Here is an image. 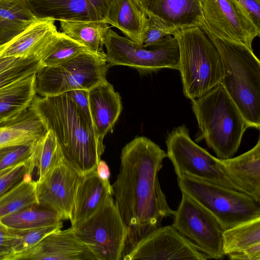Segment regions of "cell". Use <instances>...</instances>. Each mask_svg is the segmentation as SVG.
<instances>
[{
  "label": "cell",
  "instance_id": "obj_1",
  "mask_svg": "<svg viewBox=\"0 0 260 260\" xmlns=\"http://www.w3.org/2000/svg\"><path fill=\"white\" fill-rule=\"evenodd\" d=\"M167 153L149 138L137 137L122 148L120 166L112 187L115 204L127 228L123 254L173 216L158 180Z\"/></svg>",
  "mask_w": 260,
  "mask_h": 260
},
{
  "label": "cell",
  "instance_id": "obj_2",
  "mask_svg": "<svg viewBox=\"0 0 260 260\" xmlns=\"http://www.w3.org/2000/svg\"><path fill=\"white\" fill-rule=\"evenodd\" d=\"M55 135L64 161L81 175L96 169L104 152L91 119L64 93L36 96L28 108Z\"/></svg>",
  "mask_w": 260,
  "mask_h": 260
},
{
  "label": "cell",
  "instance_id": "obj_3",
  "mask_svg": "<svg viewBox=\"0 0 260 260\" xmlns=\"http://www.w3.org/2000/svg\"><path fill=\"white\" fill-rule=\"evenodd\" d=\"M200 27L216 47L221 61L220 84L249 127L260 128V61L244 45L213 31L204 21Z\"/></svg>",
  "mask_w": 260,
  "mask_h": 260
},
{
  "label": "cell",
  "instance_id": "obj_4",
  "mask_svg": "<svg viewBox=\"0 0 260 260\" xmlns=\"http://www.w3.org/2000/svg\"><path fill=\"white\" fill-rule=\"evenodd\" d=\"M191 102L200 139L205 140L218 158L233 157L249 126L223 86L220 83Z\"/></svg>",
  "mask_w": 260,
  "mask_h": 260
},
{
  "label": "cell",
  "instance_id": "obj_5",
  "mask_svg": "<svg viewBox=\"0 0 260 260\" xmlns=\"http://www.w3.org/2000/svg\"><path fill=\"white\" fill-rule=\"evenodd\" d=\"M179 50V69L184 96L200 98L220 83L222 67L219 53L200 26L181 29L173 35Z\"/></svg>",
  "mask_w": 260,
  "mask_h": 260
},
{
  "label": "cell",
  "instance_id": "obj_6",
  "mask_svg": "<svg viewBox=\"0 0 260 260\" xmlns=\"http://www.w3.org/2000/svg\"><path fill=\"white\" fill-rule=\"evenodd\" d=\"M177 180L181 191L213 214L225 230L260 217V202L248 194L187 174Z\"/></svg>",
  "mask_w": 260,
  "mask_h": 260
},
{
  "label": "cell",
  "instance_id": "obj_7",
  "mask_svg": "<svg viewBox=\"0 0 260 260\" xmlns=\"http://www.w3.org/2000/svg\"><path fill=\"white\" fill-rule=\"evenodd\" d=\"M109 67L104 51H91L56 67H43L35 75L36 93L51 96L78 89L89 90L106 80Z\"/></svg>",
  "mask_w": 260,
  "mask_h": 260
},
{
  "label": "cell",
  "instance_id": "obj_8",
  "mask_svg": "<svg viewBox=\"0 0 260 260\" xmlns=\"http://www.w3.org/2000/svg\"><path fill=\"white\" fill-rule=\"evenodd\" d=\"M105 46L109 66H127L143 74L163 69H179V46L176 39L171 35L153 44L145 46L121 36L110 28Z\"/></svg>",
  "mask_w": 260,
  "mask_h": 260
},
{
  "label": "cell",
  "instance_id": "obj_9",
  "mask_svg": "<svg viewBox=\"0 0 260 260\" xmlns=\"http://www.w3.org/2000/svg\"><path fill=\"white\" fill-rule=\"evenodd\" d=\"M72 227L96 260H121L127 228L109 194L90 216Z\"/></svg>",
  "mask_w": 260,
  "mask_h": 260
},
{
  "label": "cell",
  "instance_id": "obj_10",
  "mask_svg": "<svg viewBox=\"0 0 260 260\" xmlns=\"http://www.w3.org/2000/svg\"><path fill=\"white\" fill-rule=\"evenodd\" d=\"M166 143L167 156L172 161L177 179L187 174L242 191L229 178L220 159L191 140L186 125L175 127L168 134Z\"/></svg>",
  "mask_w": 260,
  "mask_h": 260
},
{
  "label": "cell",
  "instance_id": "obj_11",
  "mask_svg": "<svg viewBox=\"0 0 260 260\" xmlns=\"http://www.w3.org/2000/svg\"><path fill=\"white\" fill-rule=\"evenodd\" d=\"M180 205L172 224L208 258L221 259L222 235L225 229L209 211L186 193L181 191Z\"/></svg>",
  "mask_w": 260,
  "mask_h": 260
},
{
  "label": "cell",
  "instance_id": "obj_12",
  "mask_svg": "<svg viewBox=\"0 0 260 260\" xmlns=\"http://www.w3.org/2000/svg\"><path fill=\"white\" fill-rule=\"evenodd\" d=\"M206 255L173 225L159 226L140 240L121 259H198Z\"/></svg>",
  "mask_w": 260,
  "mask_h": 260
},
{
  "label": "cell",
  "instance_id": "obj_13",
  "mask_svg": "<svg viewBox=\"0 0 260 260\" xmlns=\"http://www.w3.org/2000/svg\"><path fill=\"white\" fill-rule=\"evenodd\" d=\"M204 21L217 34L242 44L251 50L260 34L232 0H202Z\"/></svg>",
  "mask_w": 260,
  "mask_h": 260
},
{
  "label": "cell",
  "instance_id": "obj_14",
  "mask_svg": "<svg viewBox=\"0 0 260 260\" xmlns=\"http://www.w3.org/2000/svg\"><path fill=\"white\" fill-rule=\"evenodd\" d=\"M83 176L63 161L43 179L37 180L39 204L55 210L64 220L70 219L76 190Z\"/></svg>",
  "mask_w": 260,
  "mask_h": 260
},
{
  "label": "cell",
  "instance_id": "obj_15",
  "mask_svg": "<svg viewBox=\"0 0 260 260\" xmlns=\"http://www.w3.org/2000/svg\"><path fill=\"white\" fill-rule=\"evenodd\" d=\"M147 16L172 35L176 31L200 26L204 21L202 0H135Z\"/></svg>",
  "mask_w": 260,
  "mask_h": 260
},
{
  "label": "cell",
  "instance_id": "obj_16",
  "mask_svg": "<svg viewBox=\"0 0 260 260\" xmlns=\"http://www.w3.org/2000/svg\"><path fill=\"white\" fill-rule=\"evenodd\" d=\"M115 0H26L38 18L106 22Z\"/></svg>",
  "mask_w": 260,
  "mask_h": 260
},
{
  "label": "cell",
  "instance_id": "obj_17",
  "mask_svg": "<svg viewBox=\"0 0 260 260\" xmlns=\"http://www.w3.org/2000/svg\"><path fill=\"white\" fill-rule=\"evenodd\" d=\"M96 260L89 248L75 235L72 226L50 233L29 249L8 260Z\"/></svg>",
  "mask_w": 260,
  "mask_h": 260
},
{
  "label": "cell",
  "instance_id": "obj_18",
  "mask_svg": "<svg viewBox=\"0 0 260 260\" xmlns=\"http://www.w3.org/2000/svg\"><path fill=\"white\" fill-rule=\"evenodd\" d=\"M55 21L50 18H38L23 31L0 45V57L36 56L41 59L58 32Z\"/></svg>",
  "mask_w": 260,
  "mask_h": 260
},
{
  "label": "cell",
  "instance_id": "obj_19",
  "mask_svg": "<svg viewBox=\"0 0 260 260\" xmlns=\"http://www.w3.org/2000/svg\"><path fill=\"white\" fill-rule=\"evenodd\" d=\"M89 111L96 134L103 142L122 110L121 97L112 85L105 80L88 90Z\"/></svg>",
  "mask_w": 260,
  "mask_h": 260
},
{
  "label": "cell",
  "instance_id": "obj_20",
  "mask_svg": "<svg viewBox=\"0 0 260 260\" xmlns=\"http://www.w3.org/2000/svg\"><path fill=\"white\" fill-rule=\"evenodd\" d=\"M230 180L242 192L260 202V139L248 151L235 157L219 159Z\"/></svg>",
  "mask_w": 260,
  "mask_h": 260
},
{
  "label": "cell",
  "instance_id": "obj_21",
  "mask_svg": "<svg viewBox=\"0 0 260 260\" xmlns=\"http://www.w3.org/2000/svg\"><path fill=\"white\" fill-rule=\"evenodd\" d=\"M109 194H112V188L100 180L95 170L83 175L75 194L70 219L72 225L92 214Z\"/></svg>",
  "mask_w": 260,
  "mask_h": 260
},
{
  "label": "cell",
  "instance_id": "obj_22",
  "mask_svg": "<svg viewBox=\"0 0 260 260\" xmlns=\"http://www.w3.org/2000/svg\"><path fill=\"white\" fill-rule=\"evenodd\" d=\"M35 75L0 88V123L17 118L29 108L37 95Z\"/></svg>",
  "mask_w": 260,
  "mask_h": 260
},
{
  "label": "cell",
  "instance_id": "obj_23",
  "mask_svg": "<svg viewBox=\"0 0 260 260\" xmlns=\"http://www.w3.org/2000/svg\"><path fill=\"white\" fill-rule=\"evenodd\" d=\"M46 132L40 119L28 109L17 118L0 123V148L15 145H31Z\"/></svg>",
  "mask_w": 260,
  "mask_h": 260
},
{
  "label": "cell",
  "instance_id": "obj_24",
  "mask_svg": "<svg viewBox=\"0 0 260 260\" xmlns=\"http://www.w3.org/2000/svg\"><path fill=\"white\" fill-rule=\"evenodd\" d=\"M146 17L135 0H115L110 8L106 22L119 29L126 38L141 44Z\"/></svg>",
  "mask_w": 260,
  "mask_h": 260
},
{
  "label": "cell",
  "instance_id": "obj_25",
  "mask_svg": "<svg viewBox=\"0 0 260 260\" xmlns=\"http://www.w3.org/2000/svg\"><path fill=\"white\" fill-rule=\"evenodd\" d=\"M38 19L26 0H0V45L10 40Z\"/></svg>",
  "mask_w": 260,
  "mask_h": 260
},
{
  "label": "cell",
  "instance_id": "obj_26",
  "mask_svg": "<svg viewBox=\"0 0 260 260\" xmlns=\"http://www.w3.org/2000/svg\"><path fill=\"white\" fill-rule=\"evenodd\" d=\"M61 32L94 52H104L110 24L102 21L60 20Z\"/></svg>",
  "mask_w": 260,
  "mask_h": 260
},
{
  "label": "cell",
  "instance_id": "obj_27",
  "mask_svg": "<svg viewBox=\"0 0 260 260\" xmlns=\"http://www.w3.org/2000/svg\"><path fill=\"white\" fill-rule=\"evenodd\" d=\"M63 220V216L55 210L37 204L5 216L0 221L8 228L22 230L51 225Z\"/></svg>",
  "mask_w": 260,
  "mask_h": 260
},
{
  "label": "cell",
  "instance_id": "obj_28",
  "mask_svg": "<svg viewBox=\"0 0 260 260\" xmlns=\"http://www.w3.org/2000/svg\"><path fill=\"white\" fill-rule=\"evenodd\" d=\"M30 158L37 169V181L43 179L50 171L64 161L56 138L51 131H47L31 145Z\"/></svg>",
  "mask_w": 260,
  "mask_h": 260
},
{
  "label": "cell",
  "instance_id": "obj_29",
  "mask_svg": "<svg viewBox=\"0 0 260 260\" xmlns=\"http://www.w3.org/2000/svg\"><path fill=\"white\" fill-rule=\"evenodd\" d=\"M37 204V181L32 179V174H28L20 183L0 196V219Z\"/></svg>",
  "mask_w": 260,
  "mask_h": 260
},
{
  "label": "cell",
  "instance_id": "obj_30",
  "mask_svg": "<svg viewBox=\"0 0 260 260\" xmlns=\"http://www.w3.org/2000/svg\"><path fill=\"white\" fill-rule=\"evenodd\" d=\"M260 244V217L225 230L222 235L224 255Z\"/></svg>",
  "mask_w": 260,
  "mask_h": 260
},
{
  "label": "cell",
  "instance_id": "obj_31",
  "mask_svg": "<svg viewBox=\"0 0 260 260\" xmlns=\"http://www.w3.org/2000/svg\"><path fill=\"white\" fill-rule=\"evenodd\" d=\"M90 51L84 46L62 32L46 49L41 58L43 67L59 66L78 54Z\"/></svg>",
  "mask_w": 260,
  "mask_h": 260
},
{
  "label": "cell",
  "instance_id": "obj_32",
  "mask_svg": "<svg viewBox=\"0 0 260 260\" xmlns=\"http://www.w3.org/2000/svg\"><path fill=\"white\" fill-rule=\"evenodd\" d=\"M43 66L36 56L21 57L12 67L0 72V88L20 79L36 74Z\"/></svg>",
  "mask_w": 260,
  "mask_h": 260
},
{
  "label": "cell",
  "instance_id": "obj_33",
  "mask_svg": "<svg viewBox=\"0 0 260 260\" xmlns=\"http://www.w3.org/2000/svg\"><path fill=\"white\" fill-rule=\"evenodd\" d=\"M62 227V221H61L57 223L38 228L22 230L14 229L18 238L14 245L13 254L29 249L36 245L45 237L51 233L61 230Z\"/></svg>",
  "mask_w": 260,
  "mask_h": 260
},
{
  "label": "cell",
  "instance_id": "obj_34",
  "mask_svg": "<svg viewBox=\"0 0 260 260\" xmlns=\"http://www.w3.org/2000/svg\"><path fill=\"white\" fill-rule=\"evenodd\" d=\"M35 167L31 159L12 167L0 177V196L20 183L28 174H32Z\"/></svg>",
  "mask_w": 260,
  "mask_h": 260
},
{
  "label": "cell",
  "instance_id": "obj_35",
  "mask_svg": "<svg viewBox=\"0 0 260 260\" xmlns=\"http://www.w3.org/2000/svg\"><path fill=\"white\" fill-rule=\"evenodd\" d=\"M31 145H15L0 148V171L28 161Z\"/></svg>",
  "mask_w": 260,
  "mask_h": 260
},
{
  "label": "cell",
  "instance_id": "obj_36",
  "mask_svg": "<svg viewBox=\"0 0 260 260\" xmlns=\"http://www.w3.org/2000/svg\"><path fill=\"white\" fill-rule=\"evenodd\" d=\"M168 35L170 34L160 27L153 19L146 16L142 30L141 44L145 46L153 44Z\"/></svg>",
  "mask_w": 260,
  "mask_h": 260
},
{
  "label": "cell",
  "instance_id": "obj_37",
  "mask_svg": "<svg viewBox=\"0 0 260 260\" xmlns=\"http://www.w3.org/2000/svg\"><path fill=\"white\" fill-rule=\"evenodd\" d=\"M18 238L13 229L0 221V260H8L14 253V247Z\"/></svg>",
  "mask_w": 260,
  "mask_h": 260
},
{
  "label": "cell",
  "instance_id": "obj_38",
  "mask_svg": "<svg viewBox=\"0 0 260 260\" xmlns=\"http://www.w3.org/2000/svg\"><path fill=\"white\" fill-rule=\"evenodd\" d=\"M242 13L260 29V0H232Z\"/></svg>",
  "mask_w": 260,
  "mask_h": 260
},
{
  "label": "cell",
  "instance_id": "obj_39",
  "mask_svg": "<svg viewBox=\"0 0 260 260\" xmlns=\"http://www.w3.org/2000/svg\"><path fill=\"white\" fill-rule=\"evenodd\" d=\"M75 105L86 115L91 118L88 102V90L78 89L64 93Z\"/></svg>",
  "mask_w": 260,
  "mask_h": 260
},
{
  "label": "cell",
  "instance_id": "obj_40",
  "mask_svg": "<svg viewBox=\"0 0 260 260\" xmlns=\"http://www.w3.org/2000/svg\"><path fill=\"white\" fill-rule=\"evenodd\" d=\"M233 260H260V244L247 249L228 254Z\"/></svg>",
  "mask_w": 260,
  "mask_h": 260
},
{
  "label": "cell",
  "instance_id": "obj_41",
  "mask_svg": "<svg viewBox=\"0 0 260 260\" xmlns=\"http://www.w3.org/2000/svg\"><path fill=\"white\" fill-rule=\"evenodd\" d=\"M96 174L100 180L109 188H112L110 182V170L107 162L100 160L95 169Z\"/></svg>",
  "mask_w": 260,
  "mask_h": 260
},
{
  "label": "cell",
  "instance_id": "obj_42",
  "mask_svg": "<svg viewBox=\"0 0 260 260\" xmlns=\"http://www.w3.org/2000/svg\"><path fill=\"white\" fill-rule=\"evenodd\" d=\"M20 58L14 57H0V72L15 64Z\"/></svg>",
  "mask_w": 260,
  "mask_h": 260
},
{
  "label": "cell",
  "instance_id": "obj_43",
  "mask_svg": "<svg viewBox=\"0 0 260 260\" xmlns=\"http://www.w3.org/2000/svg\"><path fill=\"white\" fill-rule=\"evenodd\" d=\"M10 167V168H7V169H4V170H1L0 171V177L3 175L5 173H6L7 171H8L9 170H10L12 167Z\"/></svg>",
  "mask_w": 260,
  "mask_h": 260
}]
</instances>
